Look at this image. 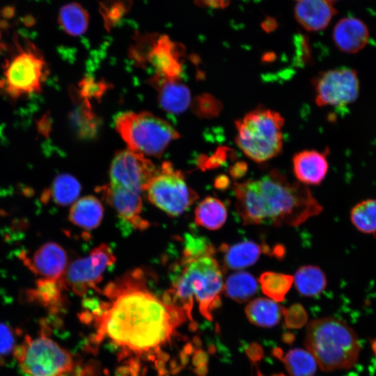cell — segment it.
I'll return each instance as SVG.
<instances>
[{
  "instance_id": "16",
  "label": "cell",
  "mask_w": 376,
  "mask_h": 376,
  "mask_svg": "<svg viewBox=\"0 0 376 376\" xmlns=\"http://www.w3.org/2000/svg\"><path fill=\"white\" fill-rule=\"evenodd\" d=\"M332 38L336 47L342 52L355 54L368 42L370 33L366 24L355 17H344L335 25Z\"/></svg>"
},
{
  "instance_id": "20",
  "label": "cell",
  "mask_w": 376,
  "mask_h": 376,
  "mask_svg": "<svg viewBox=\"0 0 376 376\" xmlns=\"http://www.w3.org/2000/svg\"><path fill=\"white\" fill-rule=\"evenodd\" d=\"M103 214L104 208L100 201L93 196H87L74 203L68 218L73 224L91 230L100 225Z\"/></svg>"
},
{
  "instance_id": "10",
  "label": "cell",
  "mask_w": 376,
  "mask_h": 376,
  "mask_svg": "<svg viewBox=\"0 0 376 376\" xmlns=\"http://www.w3.org/2000/svg\"><path fill=\"white\" fill-rule=\"evenodd\" d=\"M146 191L152 203L171 216L182 214L198 198L182 173L168 162L163 163Z\"/></svg>"
},
{
  "instance_id": "15",
  "label": "cell",
  "mask_w": 376,
  "mask_h": 376,
  "mask_svg": "<svg viewBox=\"0 0 376 376\" xmlns=\"http://www.w3.org/2000/svg\"><path fill=\"white\" fill-rule=\"evenodd\" d=\"M102 192L107 202L129 225L139 230H145L149 226V223L141 215L142 211L141 194L110 185L103 187Z\"/></svg>"
},
{
  "instance_id": "37",
  "label": "cell",
  "mask_w": 376,
  "mask_h": 376,
  "mask_svg": "<svg viewBox=\"0 0 376 376\" xmlns=\"http://www.w3.org/2000/svg\"><path fill=\"white\" fill-rule=\"evenodd\" d=\"M246 171V164L237 163L235 166H233L230 169V173L233 177L239 178Z\"/></svg>"
},
{
  "instance_id": "7",
  "label": "cell",
  "mask_w": 376,
  "mask_h": 376,
  "mask_svg": "<svg viewBox=\"0 0 376 376\" xmlns=\"http://www.w3.org/2000/svg\"><path fill=\"white\" fill-rule=\"evenodd\" d=\"M115 125L130 150L142 155L159 156L179 136L169 123L146 111L123 113Z\"/></svg>"
},
{
  "instance_id": "41",
  "label": "cell",
  "mask_w": 376,
  "mask_h": 376,
  "mask_svg": "<svg viewBox=\"0 0 376 376\" xmlns=\"http://www.w3.org/2000/svg\"><path fill=\"white\" fill-rule=\"evenodd\" d=\"M327 1H329L330 3H332V2L336 1H338V0H327Z\"/></svg>"
},
{
  "instance_id": "40",
  "label": "cell",
  "mask_w": 376,
  "mask_h": 376,
  "mask_svg": "<svg viewBox=\"0 0 376 376\" xmlns=\"http://www.w3.org/2000/svg\"><path fill=\"white\" fill-rule=\"evenodd\" d=\"M257 376H263L260 372H258ZM272 376H285L283 374H279V375H274Z\"/></svg>"
},
{
  "instance_id": "12",
  "label": "cell",
  "mask_w": 376,
  "mask_h": 376,
  "mask_svg": "<svg viewBox=\"0 0 376 376\" xmlns=\"http://www.w3.org/2000/svg\"><path fill=\"white\" fill-rule=\"evenodd\" d=\"M116 257L111 247L102 244L93 249L88 256L73 261L63 278L65 288L82 296L90 289H97L105 270L114 264Z\"/></svg>"
},
{
  "instance_id": "33",
  "label": "cell",
  "mask_w": 376,
  "mask_h": 376,
  "mask_svg": "<svg viewBox=\"0 0 376 376\" xmlns=\"http://www.w3.org/2000/svg\"><path fill=\"white\" fill-rule=\"evenodd\" d=\"M214 249L205 238L187 236L183 257L198 258L205 255L212 256Z\"/></svg>"
},
{
  "instance_id": "25",
  "label": "cell",
  "mask_w": 376,
  "mask_h": 376,
  "mask_svg": "<svg viewBox=\"0 0 376 376\" xmlns=\"http://www.w3.org/2000/svg\"><path fill=\"white\" fill-rule=\"evenodd\" d=\"M227 209L224 203L212 196L204 198L195 210V222L209 230H217L226 222Z\"/></svg>"
},
{
  "instance_id": "38",
  "label": "cell",
  "mask_w": 376,
  "mask_h": 376,
  "mask_svg": "<svg viewBox=\"0 0 376 376\" xmlns=\"http://www.w3.org/2000/svg\"><path fill=\"white\" fill-rule=\"evenodd\" d=\"M50 130V120L47 116H44L39 123V131L44 135H47Z\"/></svg>"
},
{
  "instance_id": "3",
  "label": "cell",
  "mask_w": 376,
  "mask_h": 376,
  "mask_svg": "<svg viewBox=\"0 0 376 376\" xmlns=\"http://www.w3.org/2000/svg\"><path fill=\"white\" fill-rule=\"evenodd\" d=\"M178 270L164 299L173 298L171 302H178L191 320L195 298L201 315L212 320L214 310L221 305L220 295L224 289L223 272L219 263L211 255L182 257Z\"/></svg>"
},
{
  "instance_id": "14",
  "label": "cell",
  "mask_w": 376,
  "mask_h": 376,
  "mask_svg": "<svg viewBox=\"0 0 376 376\" xmlns=\"http://www.w3.org/2000/svg\"><path fill=\"white\" fill-rule=\"evenodd\" d=\"M21 258L33 273L42 279H62L68 267L66 251L55 242L42 244L31 256L22 253Z\"/></svg>"
},
{
  "instance_id": "30",
  "label": "cell",
  "mask_w": 376,
  "mask_h": 376,
  "mask_svg": "<svg viewBox=\"0 0 376 376\" xmlns=\"http://www.w3.org/2000/svg\"><path fill=\"white\" fill-rule=\"evenodd\" d=\"M263 292L278 302L285 299L293 283V276L282 273L265 272L259 278Z\"/></svg>"
},
{
  "instance_id": "23",
  "label": "cell",
  "mask_w": 376,
  "mask_h": 376,
  "mask_svg": "<svg viewBox=\"0 0 376 376\" xmlns=\"http://www.w3.org/2000/svg\"><path fill=\"white\" fill-rule=\"evenodd\" d=\"M81 191L79 181L72 175L62 173L57 175L49 189L43 192L45 202L52 200L54 203L66 206L75 203Z\"/></svg>"
},
{
  "instance_id": "35",
  "label": "cell",
  "mask_w": 376,
  "mask_h": 376,
  "mask_svg": "<svg viewBox=\"0 0 376 376\" xmlns=\"http://www.w3.org/2000/svg\"><path fill=\"white\" fill-rule=\"evenodd\" d=\"M14 335L11 328L0 323V354H6L14 347Z\"/></svg>"
},
{
  "instance_id": "39",
  "label": "cell",
  "mask_w": 376,
  "mask_h": 376,
  "mask_svg": "<svg viewBox=\"0 0 376 376\" xmlns=\"http://www.w3.org/2000/svg\"><path fill=\"white\" fill-rule=\"evenodd\" d=\"M228 185V178L225 176L218 177L215 181V186L217 188H224Z\"/></svg>"
},
{
  "instance_id": "13",
  "label": "cell",
  "mask_w": 376,
  "mask_h": 376,
  "mask_svg": "<svg viewBox=\"0 0 376 376\" xmlns=\"http://www.w3.org/2000/svg\"><path fill=\"white\" fill-rule=\"evenodd\" d=\"M157 172L154 164L143 155L130 149L122 150L111 162L109 185L141 194Z\"/></svg>"
},
{
  "instance_id": "18",
  "label": "cell",
  "mask_w": 376,
  "mask_h": 376,
  "mask_svg": "<svg viewBox=\"0 0 376 376\" xmlns=\"http://www.w3.org/2000/svg\"><path fill=\"white\" fill-rule=\"evenodd\" d=\"M292 169L297 179L302 184L317 185L326 177L329 163L326 153L315 150H305L292 158Z\"/></svg>"
},
{
  "instance_id": "27",
  "label": "cell",
  "mask_w": 376,
  "mask_h": 376,
  "mask_svg": "<svg viewBox=\"0 0 376 376\" xmlns=\"http://www.w3.org/2000/svg\"><path fill=\"white\" fill-rule=\"evenodd\" d=\"M254 276L244 271H238L229 276L224 283L225 295L233 300L242 303L249 300L258 290Z\"/></svg>"
},
{
  "instance_id": "22",
  "label": "cell",
  "mask_w": 376,
  "mask_h": 376,
  "mask_svg": "<svg viewBox=\"0 0 376 376\" xmlns=\"http://www.w3.org/2000/svg\"><path fill=\"white\" fill-rule=\"evenodd\" d=\"M264 247L253 241H244L224 249V264L226 269L238 270L253 265Z\"/></svg>"
},
{
  "instance_id": "24",
  "label": "cell",
  "mask_w": 376,
  "mask_h": 376,
  "mask_svg": "<svg viewBox=\"0 0 376 376\" xmlns=\"http://www.w3.org/2000/svg\"><path fill=\"white\" fill-rule=\"evenodd\" d=\"M89 14L79 3L70 2L61 6L57 21L61 29L70 36H79L88 29Z\"/></svg>"
},
{
  "instance_id": "29",
  "label": "cell",
  "mask_w": 376,
  "mask_h": 376,
  "mask_svg": "<svg viewBox=\"0 0 376 376\" xmlns=\"http://www.w3.org/2000/svg\"><path fill=\"white\" fill-rule=\"evenodd\" d=\"M350 221L355 228L364 234L376 233V199L366 198L350 210Z\"/></svg>"
},
{
  "instance_id": "36",
  "label": "cell",
  "mask_w": 376,
  "mask_h": 376,
  "mask_svg": "<svg viewBox=\"0 0 376 376\" xmlns=\"http://www.w3.org/2000/svg\"><path fill=\"white\" fill-rule=\"evenodd\" d=\"M196 5L202 8L223 9L230 3V0H194Z\"/></svg>"
},
{
  "instance_id": "6",
  "label": "cell",
  "mask_w": 376,
  "mask_h": 376,
  "mask_svg": "<svg viewBox=\"0 0 376 376\" xmlns=\"http://www.w3.org/2000/svg\"><path fill=\"white\" fill-rule=\"evenodd\" d=\"M0 89L17 100L41 91L49 70L46 61L31 42L17 45L16 52L3 65Z\"/></svg>"
},
{
  "instance_id": "11",
  "label": "cell",
  "mask_w": 376,
  "mask_h": 376,
  "mask_svg": "<svg viewBox=\"0 0 376 376\" xmlns=\"http://www.w3.org/2000/svg\"><path fill=\"white\" fill-rule=\"evenodd\" d=\"M313 84L315 103L320 107L344 108L354 102L360 92L358 72L348 67L322 72Z\"/></svg>"
},
{
  "instance_id": "4",
  "label": "cell",
  "mask_w": 376,
  "mask_h": 376,
  "mask_svg": "<svg viewBox=\"0 0 376 376\" xmlns=\"http://www.w3.org/2000/svg\"><path fill=\"white\" fill-rule=\"evenodd\" d=\"M305 345L323 371L352 368L361 350L354 329L331 316L315 319L308 324Z\"/></svg>"
},
{
  "instance_id": "26",
  "label": "cell",
  "mask_w": 376,
  "mask_h": 376,
  "mask_svg": "<svg viewBox=\"0 0 376 376\" xmlns=\"http://www.w3.org/2000/svg\"><path fill=\"white\" fill-rule=\"evenodd\" d=\"M293 282L298 292L304 296L315 297L327 287V278L323 271L314 265H304L297 269Z\"/></svg>"
},
{
  "instance_id": "9",
  "label": "cell",
  "mask_w": 376,
  "mask_h": 376,
  "mask_svg": "<svg viewBox=\"0 0 376 376\" xmlns=\"http://www.w3.org/2000/svg\"><path fill=\"white\" fill-rule=\"evenodd\" d=\"M130 56L141 67L150 64L155 75L169 79H180L185 48L166 35L139 33L134 38Z\"/></svg>"
},
{
  "instance_id": "31",
  "label": "cell",
  "mask_w": 376,
  "mask_h": 376,
  "mask_svg": "<svg viewBox=\"0 0 376 376\" xmlns=\"http://www.w3.org/2000/svg\"><path fill=\"white\" fill-rule=\"evenodd\" d=\"M281 359L291 376H311L317 368L313 356L303 349L290 350Z\"/></svg>"
},
{
  "instance_id": "1",
  "label": "cell",
  "mask_w": 376,
  "mask_h": 376,
  "mask_svg": "<svg viewBox=\"0 0 376 376\" xmlns=\"http://www.w3.org/2000/svg\"><path fill=\"white\" fill-rule=\"evenodd\" d=\"M102 293L108 301L95 302L88 313L95 320V340L108 339L124 352H157L187 317L180 306L149 290L141 269L109 283Z\"/></svg>"
},
{
  "instance_id": "21",
  "label": "cell",
  "mask_w": 376,
  "mask_h": 376,
  "mask_svg": "<svg viewBox=\"0 0 376 376\" xmlns=\"http://www.w3.org/2000/svg\"><path fill=\"white\" fill-rule=\"evenodd\" d=\"M285 312L276 301L264 297L252 300L245 308L246 315L252 324L265 327L276 325Z\"/></svg>"
},
{
  "instance_id": "34",
  "label": "cell",
  "mask_w": 376,
  "mask_h": 376,
  "mask_svg": "<svg viewBox=\"0 0 376 376\" xmlns=\"http://www.w3.org/2000/svg\"><path fill=\"white\" fill-rule=\"evenodd\" d=\"M79 85L78 97L86 100L92 97H101L107 88L105 83L96 81L91 78L83 79Z\"/></svg>"
},
{
  "instance_id": "17",
  "label": "cell",
  "mask_w": 376,
  "mask_h": 376,
  "mask_svg": "<svg viewBox=\"0 0 376 376\" xmlns=\"http://www.w3.org/2000/svg\"><path fill=\"white\" fill-rule=\"evenodd\" d=\"M150 84L158 93L161 107L166 111L180 113L187 109L190 104L191 94L189 88L180 79H169L155 75L150 79Z\"/></svg>"
},
{
  "instance_id": "2",
  "label": "cell",
  "mask_w": 376,
  "mask_h": 376,
  "mask_svg": "<svg viewBox=\"0 0 376 376\" xmlns=\"http://www.w3.org/2000/svg\"><path fill=\"white\" fill-rule=\"evenodd\" d=\"M235 208L244 224L297 226L318 214L322 205L309 189L277 170L234 184Z\"/></svg>"
},
{
  "instance_id": "32",
  "label": "cell",
  "mask_w": 376,
  "mask_h": 376,
  "mask_svg": "<svg viewBox=\"0 0 376 376\" xmlns=\"http://www.w3.org/2000/svg\"><path fill=\"white\" fill-rule=\"evenodd\" d=\"M192 109L199 117L211 118L219 114L222 109V104L211 95L203 94L194 100Z\"/></svg>"
},
{
  "instance_id": "28",
  "label": "cell",
  "mask_w": 376,
  "mask_h": 376,
  "mask_svg": "<svg viewBox=\"0 0 376 376\" xmlns=\"http://www.w3.org/2000/svg\"><path fill=\"white\" fill-rule=\"evenodd\" d=\"M65 288L63 279L56 280L39 278L35 288L30 289L28 295L33 301L53 308L61 303L62 291Z\"/></svg>"
},
{
  "instance_id": "5",
  "label": "cell",
  "mask_w": 376,
  "mask_h": 376,
  "mask_svg": "<svg viewBox=\"0 0 376 376\" xmlns=\"http://www.w3.org/2000/svg\"><path fill=\"white\" fill-rule=\"evenodd\" d=\"M284 118L264 107L255 109L235 121V142L251 159L264 162L277 156L283 148Z\"/></svg>"
},
{
  "instance_id": "8",
  "label": "cell",
  "mask_w": 376,
  "mask_h": 376,
  "mask_svg": "<svg viewBox=\"0 0 376 376\" xmlns=\"http://www.w3.org/2000/svg\"><path fill=\"white\" fill-rule=\"evenodd\" d=\"M14 355L27 376H65L75 367L70 353L46 336L26 337Z\"/></svg>"
},
{
  "instance_id": "19",
  "label": "cell",
  "mask_w": 376,
  "mask_h": 376,
  "mask_svg": "<svg viewBox=\"0 0 376 376\" xmlns=\"http://www.w3.org/2000/svg\"><path fill=\"white\" fill-rule=\"evenodd\" d=\"M295 16L297 22L308 31L324 29L336 10L327 0H295Z\"/></svg>"
}]
</instances>
